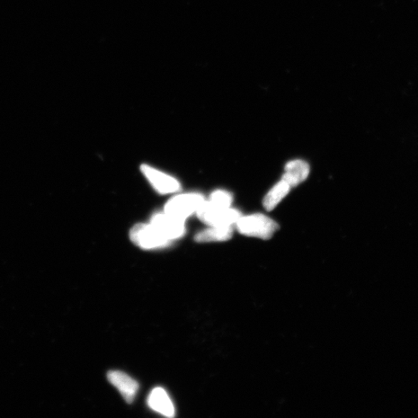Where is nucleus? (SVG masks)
I'll list each match as a JSON object with an SVG mask.
<instances>
[{
	"label": "nucleus",
	"mask_w": 418,
	"mask_h": 418,
	"mask_svg": "<svg viewBox=\"0 0 418 418\" xmlns=\"http://www.w3.org/2000/svg\"><path fill=\"white\" fill-rule=\"evenodd\" d=\"M234 201L232 194L224 190H217L211 194L209 200L214 206L221 208L231 207Z\"/></svg>",
	"instance_id": "f8f14e48"
},
{
	"label": "nucleus",
	"mask_w": 418,
	"mask_h": 418,
	"mask_svg": "<svg viewBox=\"0 0 418 418\" xmlns=\"http://www.w3.org/2000/svg\"><path fill=\"white\" fill-rule=\"evenodd\" d=\"M234 235L233 226H209L195 236L198 243L224 242Z\"/></svg>",
	"instance_id": "9d476101"
},
{
	"label": "nucleus",
	"mask_w": 418,
	"mask_h": 418,
	"mask_svg": "<svg viewBox=\"0 0 418 418\" xmlns=\"http://www.w3.org/2000/svg\"><path fill=\"white\" fill-rule=\"evenodd\" d=\"M310 174V166L303 160L297 159L287 163L284 167V173L281 180L288 183L291 188H296L298 185L303 183Z\"/></svg>",
	"instance_id": "6e6552de"
},
{
	"label": "nucleus",
	"mask_w": 418,
	"mask_h": 418,
	"mask_svg": "<svg viewBox=\"0 0 418 418\" xmlns=\"http://www.w3.org/2000/svg\"><path fill=\"white\" fill-rule=\"evenodd\" d=\"M204 201L206 200L202 195L197 193L177 195L167 202L164 211L169 215L185 221L187 218L198 211Z\"/></svg>",
	"instance_id": "20e7f679"
},
{
	"label": "nucleus",
	"mask_w": 418,
	"mask_h": 418,
	"mask_svg": "<svg viewBox=\"0 0 418 418\" xmlns=\"http://www.w3.org/2000/svg\"><path fill=\"white\" fill-rule=\"evenodd\" d=\"M235 226L239 234L262 239H271L279 229L277 222L262 213L241 216Z\"/></svg>",
	"instance_id": "f257e3e1"
},
{
	"label": "nucleus",
	"mask_w": 418,
	"mask_h": 418,
	"mask_svg": "<svg viewBox=\"0 0 418 418\" xmlns=\"http://www.w3.org/2000/svg\"><path fill=\"white\" fill-rule=\"evenodd\" d=\"M197 213L209 226H234L242 216L236 209L218 207L209 201H204Z\"/></svg>",
	"instance_id": "f03ea898"
},
{
	"label": "nucleus",
	"mask_w": 418,
	"mask_h": 418,
	"mask_svg": "<svg viewBox=\"0 0 418 418\" xmlns=\"http://www.w3.org/2000/svg\"><path fill=\"white\" fill-rule=\"evenodd\" d=\"M131 241L144 250H157L172 244L151 224H137L130 230Z\"/></svg>",
	"instance_id": "7ed1b4c3"
},
{
	"label": "nucleus",
	"mask_w": 418,
	"mask_h": 418,
	"mask_svg": "<svg viewBox=\"0 0 418 418\" xmlns=\"http://www.w3.org/2000/svg\"><path fill=\"white\" fill-rule=\"evenodd\" d=\"M141 172L145 174L154 189L161 194H172L179 191L181 186L179 181L165 173L157 170V169L148 166L142 165Z\"/></svg>",
	"instance_id": "423d86ee"
},
{
	"label": "nucleus",
	"mask_w": 418,
	"mask_h": 418,
	"mask_svg": "<svg viewBox=\"0 0 418 418\" xmlns=\"http://www.w3.org/2000/svg\"><path fill=\"white\" fill-rule=\"evenodd\" d=\"M291 189V186L283 180L273 185L263 200L264 209L268 211L273 210L287 197Z\"/></svg>",
	"instance_id": "9b49d317"
},
{
	"label": "nucleus",
	"mask_w": 418,
	"mask_h": 418,
	"mask_svg": "<svg viewBox=\"0 0 418 418\" xmlns=\"http://www.w3.org/2000/svg\"><path fill=\"white\" fill-rule=\"evenodd\" d=\"M147 404L151 410L166 417L175 416V408L172 399L162 387L155 388L149 395Z\"/></svg>",
	"instance_id": "1a4fd4ad"
},
{
	"label": "nucleus",
	"mask_w": 418,
	"mask_h": 418,
	"mask_svg": "<svg viewBox=\"0 0 418 418\" xmlns=\"http://www.w3.org/2000/svg\"><path fill=\"white\" fill-rule=\"evenodd\" d=\"M150 224L172 242L185 234L184 221L169 215L165 211L154 215Z\"/></svg>",
	"instance_id": "39448f33"
},
{
	"label": "nucleus",
	"mask_w": 418,
	"mask_h": 418,
	"mask_svg": "<svg viewBox=\"0 0 418 418\" xmlns=\"http://www.w3.org/2000/svg\"><path fill=\"white\" fill-rule=\"evenodd\" d=\"M108 378L110 384L119 390L127 403L132 404L138 392V382L121 371L109 372Z\"/></svg>",
	"instance_id": "0eeeda50"
}]
</instances>
